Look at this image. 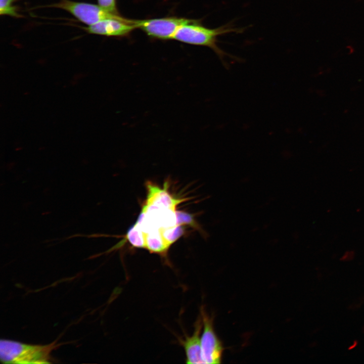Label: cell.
I'll return each mask as SVG.
<instances>
[{
    "label": "cell",
    "mask_w": 364,
    "mask_h": 364,
    "mask_svg": "<svg viewBox=\"0 0 364 364\" xmlns=\"http://www.w3.org/2000/svg\"><path fill=\"white\" fill-rule=\"evenodd\" d=\"M243 31V28L235 27L231 23L211 29L204 26L200 20H195L181 26L175 33L173 39L188 44L209 47L224 63L223 59L228 54L218 46V37L228 33H242Z\"/></svg>",
    "instance_id": "obj_1"
},
{
    "label": "cell",
    "mask_w": 364,
    "mask_h": 364,
    "mask_svg": "<svg viewBox=\"0 0 364 364\" xmlns=\"http://www.w3.org/2000/svg\"><path fill=\"white\" fill-rule=\"evenodd\" d=\"M60 345L57 340L47 345H34L2 339L0 359L5 363H50L52 352Z\"/></svg>",
    "instance_id": "obj_2"
},
{
    "label": "cell",
    "mask_w": 364,
    "mask_h": 364,
    "mask_svg": "<svg viewBox=\"0 0 364 364\" xmlns=\"http://www.w3.org/2000/svg\"><path fill=\"white\" fill-rule=\"evenodd\" d=\"M51 7L63 9L72 15L80 22L88 26L107 19H123L119 14L109 13L99 5L76 2L70 0H61Z\"/></svg>",
    "instance_id": "obj_3"
},
{
    "label": "cell",
    "mask_w": 364,
    "mask_h": 364,
    "mask_svg": "<svg viewBox=\"0 0 364 364\" xmlns=\"http://www.w3.org/2000/svg\"><path fill=\"white\" fill-rule=\"evenodd\" d=\"M195 20L177 17H168L146 20H133L136 28L141 29L151 37L160 39H173L177 30L182 25Z\"/></svg>",
    "instance_id": "obj_4"
},
{
    "label": "cell",
    "mask_w": 364,
    "mask_h": 364,
    "mask_svg": "<svg viewBox=\"0 0 364 364\" xmlns=\"http://www.w3.org/2000/svg\"><path fill=\"white\" fill-rule=\"evenodd\" d=\"M203 331L201 336V356L204 363H221L223 353L222 344L213 328V319L201 307Z\"/></svg>",
    "instance_id": "obj_5"
},
{
    "label": "cell",
    "mask_w": 364,
    "mask_h": 364,
    "mask_svg": "<svg viewBox=\"0 0 364 364\" xmlns=\"http://www.w3.org/2000/svg\"><path fill=\"white\" fill-rule=\"evenodd\" d=\"M136 28L133 20L107 19L88 26L85 30L89 33L106 36H124Z\"/></svg>",
    "instance_id": "obj_6"
},
{
    "label": "cell",
    "mask_w": 364,
    "mask_h": 364,
    "mask_svg": "<svg viewBox=\"0 0 364 364\" xmlns=\"http://www.w3.org/2000/svg\"><path fill=\"white\" fill-rule=\"evenodd\" d=\"M146 187L148 193L145 205L175 210L178 204L187 200V199H177L171 195L168 191L167 182L164 183L163 188L150 182L146 184Z\"/></svg>",
    "instance_id": "obj_7"
},
{
    "label": "cell",
    "mask_w": 364,
    "mask_h": 364,
    "mask_svg": "<svg viewBox=\"0 0 364 364\" xmlns=\"http://www.w3.org/2000/svg\"><path fill=\"white\" fill-rule=\"evenodd\" d=\"M195 323V329L191 336L185 335L184 338L179 339L184 348L187 363H204L201 356L200 333L203 326L201 316Z\"/></svg>",
    "instance_id": "obj_8"
},
{
    "label": "cell",
    "mask_w": 364,
    "mask_h": 364,
    "mask_svg": "<svg viewBox=\"0 0 364 364\" xmlns=\"http://www.w3.org/2000/svg\"><path fill=\"white\" fill-rule=\"evenodd\" d=\"M145 248L151 253L165 257L170 246L164 240L160 230L145 233Z\"/></svg>",
    "instance_id": "obj_9"
},
{
    "label": "cell",
    "mask_w": 364,
    "mask_h": 364,
    "mask_svg": "<svg viewBox=\"0 0 364 364\" xmlns=\"http://www.w3.org/2000/svg\"><path fill=\"white\" fill-rule=\"evenodd\" d=\"M126 240H127L134 247L139 248H145L146 247L145 233L136 223H135L134 225L129 229L125 239L112 247L110 249V251L121 247Z\"/></svg>",
    "instance_id": "obj_10"
},
{
    "label": "cell",
    "mask_w": 364,
    "mask_h": 364,
    "mask_svg": "<svg viewBox=\"0 0 364 364\" xmlns=\"http://www.w3.org/2000/svg\"><path fill=\"white\" fill-rule=\"evenodd\" d=\"M161 231L164 240L169 246L176 241L185 233V230L181 225H176L172 228L162 230Z\"/></svg>",
    "instance_id": "obj_11"
},
{
    "label": "cell",
    "mask_w": 364,
    "mask_h": 364,
    "mask_svg": "<svg viewBox=\"0 0 364 364\" xmlns=\"http://www.w3.org/2000/svg\"><path fill=\"white\" fill-rule=\"evenodd\" d=\"M18 0H0L1 15H8L16 18L21 17L18 13V8L13 4Z\"/></svg>",
    "instance_id": "obj_12"
},
{
    "label": "cell",
    "mask_w": 364,
    "mask_h": 364,
    "mask_svg": "<svg viewBox=\"0 0 364 364\" xmlns=\"http://www.w3.org/2000/svg\"><path fill=\"white\" fill-rule=\"evenodd\" d=\"M176 225H189L199 229V227L193 215L181 211H175Z\"/></svg>",
    "instance_id": "obj_13"
},
{
    "label": "cell",
    "mask_w": 364,
    "mask_h": 364,
    "mask_svg": "<svg viewBox=\"0 0 364 364\" xmlns=\"http://www.w3.org/2000/svg\"><path fill=\"white\" fill-rule=\"evenodd\" d=\"M97 1L98 5L103 10L114 14H119L116 6V0Z\"/></svg>",
    "instance_id": "obj_14"
},
{
    "label": "cell",
    "mask_w": 364,
    "mask_h": 364,
    "mask_svg": "<svg viewBox=\"0 0 364 364\" xmlns=\"http://www.w3.org/2000/svg\"><path fill=\"white\" fill-rule=\"evenodd\" d=\"M354 253L353 251H347L343 256L342 259L343 260H348L349 259H352Z\"/></svg>",
    "instance_id": "obj_15"
}]
</instances>
